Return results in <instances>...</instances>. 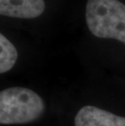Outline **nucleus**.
<instances>
[{"label":"nucleus","mask_w":125,"mask_h":126,"mask_svg":"<svg viewBox=\"0 0 125 126\" xmlns=\"http://www.w3.org/2000/svg\"><path fill=\"white\" fill-rule=\"evenodd\" d=\"M46 108L44 99L35 91L20 86L7 88L0 93V123L10 125L36 121Z\"/></svg>","instance_id":"f257e3e1"},{"label":"nucleus","mask_w":125,"mask_h":126,"mask_svg":"<svg viewBox=\"0 0 125 126\" xmlns=\"http://www.w3.org/2000/svg\"><path fill=\"white\" fill-rule=\"evenodd\" d=\"M85 20L93 35L125 44V5L119 0H88Z\"/></svg>","instance_id":"f03ea898"},{"label":"nucleus","mask_w":125,"mask_h":126,"mask_svg":"<svg viewBox=\"0 0 125 126\" xmlns=\"http://www.w3.org/2000/svg\"><path fill=\"white\" fill-rule=\"evenodd\" d=\"M75 126H125V117L100 108L86 105L77 111Z\"/></svg>","instance_id":"7ed1b4c3"},{"label":"nucleus","mask_w":125,"mask_h":126,"mask_svg":"<svg viewBox=\"0 0 125 126\" xmlns=\"http://www.w3.org/2000/svg\"><path fill=\"white\" fill-rule=\"evenodd\" d=\"M44 0H0V14L4 16L33 19L45 11Z\"/></svg>","instance_id":"20e7f679"},{"label":"nucleus","mask_w":125,"mask_h":126,"mask_svg":"<svg viewBox=\"0 0 125 126\" xmlns=\"http://www.w3.org/2000/svg\"><path fill=\"white\" fill-rule=\"evenodd\" d=\"M0 73H6L16 63L18 53L15 46L3 34L0 35Z\"/></svg>","instance_id":"39448f33"}]
</instances>
